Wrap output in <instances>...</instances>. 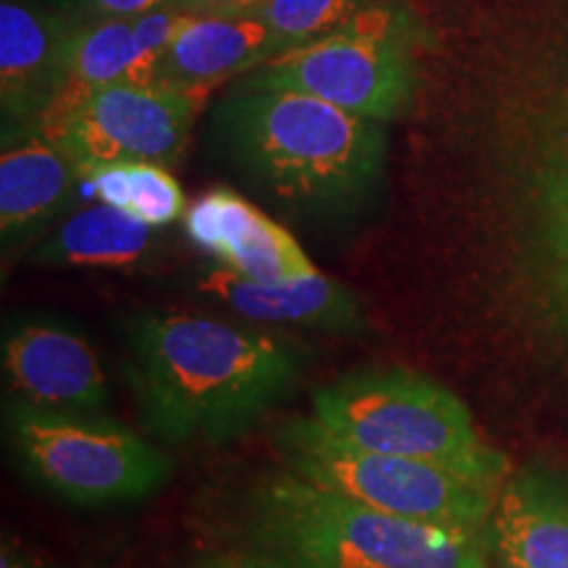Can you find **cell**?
I'll use <instances>...</instances> for the list:
<instances>
[{"mask_svg":"<svg viewBox=\"0 0 568 568\" xmlns=\"http://www.w3.org/2000/svg\"><path fill=\"white\" fill-rule=\"evenodd\" d=\"M124 376L142 422L166 443H226L295 385L297 347L253 326L142 311L124 322Z\"/></svg>","mask_w":568,"mask_h":568,"instance_id":"1","label":"cell"},{"mask_svg":"<svg viewBox=\"0 0 568 568\" xmlns=\"http://www.w3.org/2000/svg\"><path fill=\"white\" fill-rule=\"evenodd\" d=\"M82 166L34 132L3 145L0 155V240L3 251H19L45 232L74 201Z\"/></svg>","mask_w":568,"mask_h":568,"instance_id":"14","label":"cell"},{"mask_svg":"<svg viewBox=\"0 0 568 568\" xmlns=\"http://www.w3.org/2000/svg\"><path fill=\"white\" fill-rule=\"evenodd\" d=\"M489 552L487 529L408 521L282 468L253 489L224 558L237 568H489Z\"/></svg>","mask_w":568,"mask_h":568,"instance_id":"3","label":"cell"},{"mask_svg":"<svg viewBox=\"0 0 568 568\" xmlns=\"http://www.w3.org/2000/svg\"><path fill=\"white\" fill-rule=\"evenodd\" d=\"M0 568H48L42 566L38 558H32L17 539L3 537V545H0Z\"/></svg>","mask_w":568,"mask_h":568,"instance_id":"22","label":"cell"},{"mask_svg":"<svg viewBox=\"0 0 568 568\" xmlns=\"http://www.w3.org/2000/svg\"><path fill=\"white\" fill-rule=\"evenodd\" d=\"M531 190H535L539 237L558 282L568 276V126L552 134Z\"/></svg>","mask_w":568,"mask_h":568,"instance_id":"19","label":"cell"},{"mask_svg":"<svg viewBox=\"0 0 568 568\" xmlns=\"http://www.w3.org/2000/svg\"><path fill=\"white\" fill-rule=\"evenodd\" d=\"M556 287H558V297L566 303V308H568V276H564V280H558Z\"/></svg>","mask_w":568,"mask_h":568,"instance_id":"25","label":"cell"},{"mask_svg":"<svg viewBox=\"0 0 568 568\" xmlns=\"http://www.w3.org/2000/svg\"><path fill=\"white\" fill-rule=\"evenodd\" d=\"M193 568H237L232 564V560H226L224 556H216V558H203L201 564H195Z\"/></svg>","mask_w":568,"mask_h":568,"instance_id":"24","label":"cell"},{"mask_svg":"<svg viewBox=\"0 0 568 568\" xmlns=\"http://www.w3.org/2000/svg\"><path fill=\"white\" fill-rule=\"evenodd\" d=\"M82 180L101 203L130 213L153 230L187 213L180 182L163 163L113 161L82 169Z\"/></svg>","mask_w":568,"mask_h":568,"instance_id":"18","label":"cell"},{"mask_svg":"<svg viewBox=\"0 0 568 568\" xmlns=\"http://www.w3.org/2000/svg\"><path fill=\"white\" fill-rule=\"evenodd\" d=\"M184 232L219 266L245 280L287 282L316 272L293 234L232 187H213L197 197L184 213Z\"/></svg>","mask_w":568,"mask_h":568,"instance_id":"11","label":"cell"},{"mask_svg":"<svg viewBox=\"0 0 568 568\" xmlns=\"http://www.w3.org/2000/svg\"><path fill=\"white\" fill-rule=\"evenodd\" d=\"M280 450L284 466L297 477L385 514L464 529H489L493 521L497 489L435 460L355 447L314 416L284 426Z\"/></svg>","mask_w":568,"mask_h":568,"instance_id":"7","label":"cell"},{"mask_svg":"<svg viewBox=\"0 0 568 568\" xmlns=\"http://www.w3.org/2000/svg\"><path fill=\"white\" fill-rule=\"evenodd\" d=\"M311 416L355 447L435 460L493 489L508 474L506 456L481 439L460 397L403 368L339 376L316 389Z\"/></svg>","mask_w":568,"mask_h":568,"instance_id":"4","label":"cell"},{"mask_svg":"<svg viewBox=\"0 0 568 568\" xmlns=\"http://www.w3.org/2000/svg\"><path fill=\"white\" fill-rule=\"evenodd\" d=\"M264 0H201L195 13H247Z\"/></svg>","mask_w":568,"mask_h":568,"instance_id":"23","label":"cell"},{"mask_svg":"<svg viewBox=\"0 0 568 568\" xmlns=\"http://www.w3.org/2000/svg\"><path fill=\"white\" fill-rule=\"evenodd\" d=\"M284 51L272 27L255 13H193L161 61L159 84L213 90L264 67Z\"/></svg>","mask_w":568,"mask_h":568,"instance_id":"15","label":"cell"},{"mask_svg":"<svg viewBox=\"0 0 568 568\" xmlns=\"http://www.w3.org/2000/svg\"><path fill=\"white\" fill-rule=\"evenodd\" d=\"M487 535L500 568H568V485L518 474L497 495Z\"/></svg>","mask_w":568,"mask_h":568,"instance_id":"16","label":"cell"},{"mask_svg":"<svg viewBox=\"0 0 568 568\" xmlns=\"http://www.w3.org/2000/svg\"><path fill=\"white\" fill-rule=\"evenodd\" d=\"M416 30L406 11L372 3L326 38L274 55L240 88L295 90L374 122H395L422 88Z\"/></svg>","mask_w":568,"mask_h":568,"instance_id":"6","label":"cell"},{"mask_svg":"<svg viewBox=\"0 0 568 568\" xmlns=\"http://www.w3.org/2000/svg\"><path fill=\"white\" fill-rule=\"evenodd\" d=\"M213 132L253 187L295 211H355L385 176V124L305 92L237 88L213 113Z\"/></svg>","mask_w":568,"mask_h":568,"instance_id":"2","label":"cell"},{"mask_svg":"<svg viewBox=\"0 0 568 568\" xmlns=\"http://www.w3.org/2000/svg\"><path fill=\"white\" fill-rule=\"evenodd\" d=\"M0 372L11 400L90 416L109 408L101 355L77 326L55 318L27 316L6 324Z\"/></svg>","mask_w":568,"mask_h":568,"instance_id":"9","label":"cell"},{"mask_svg":"<svg viewBox=\"0 0 568 568\" xmlns=\"http://www.w3.org/2000/svg\"><path fill=\"white\" fill-rule=\"evenodd\" d=\"M172 0H55V6L80 21L90 19H124L161 9Z\"/></svg>","mask_w":568,"mask_h":568,"instance_id":"21","label":"cell"},{"mask_svg":"<svg viewBox=\"0 0 568 568\" xmlns=\"http://www.w3.org/2000/svg\"><path fill=\"white\" fill-rule=\"evenodd\" d=\"M211 90L172 84H105L61 95L40 130L82 169L113 161L172 166L187 148Z\"/></svg>","mask_w":568,"mask_h":568,"instance_id":"8","label":"cell"},{"mask_svg":"<svg viewBox=\"0 0 568 568\" xmlns=\"http://www.w3.org/2000/svg\"><path fill=\"white\" fill-rule=\"evenodd\" d=\"M153 245V226L109 203L90 205L30 247V264L48 268H122Z\"/></svg>","mask_w":568,"mask_h":568,"instance_id":"17","label":"cell"},{"mask_svg":"<svg viewBox=\"0 0 568 568\" xmlns=\"http://www.w3.org/2000/svg\"><path fill=\"white\" fill-rule=\"evenodd\" d=\"M80 19L24 0L0 3V122L3 145L40 130L69 80Z\"/></svg>","mask_w":568,"mask_h":568,"instance_id":"10","label":"cell"},{"mask_svg":"<svg viewBox=\"0 0 568 568\" xmlns=\"http://www.w3.org/2000/svg\"><path fill=\"white\" fill-rule=\"evenodd\" d=\"M172 3H174V6H180V9H184V11L195 13L197 3H201V0H172Z\"/></svg>","mask_w":568,"mask_h":568,"instance_id":"26","label":"cell"},{"mask_svg":"<svg viewBox=\"0 0 568 568\" xmlns=\"http://www.w3.org/2000/svg\"><path fill=\"white\" fill-rule=\"evenodd\" d=\"M190 17V11L166 3L142 17L80 21L61 95L105 84H159L163 55Z\"/></svg>","mask_w":568,"mask_h":568,"instance_id":"12","label":"cell"},{"mask_svg":"<svg viewBox=\"0 0 568 568\" xmlns=\"http://www.w3.org/2000/svg\"><path fill=\"white\" fill-rule=\"evenodd\" d=\"M372 3L374 0H264L251 13L264 19L284 51H290L326 38Z\"/></svg>","mask_w":568,"mask_h":568,"instance_id":"20","label":"cell"},{"mask_svg":"<svg viewBox=\"0 0 568 568\" xmlns=\"http://www.w3.org/2000/svg\"><path fill=\"white\" fill-rule=\"evenodd\" d=\"M197 284L205 295L216 297L234 314L251 322L305 326V329L339 332V335L364 326L358 295L318 268L287 282H253L224 266H213Z\"/></svg>","mask_w":568,"mask_h":568,"instance_id":"13","label":"cell"},{"mask_svg":"<svg viewBox=\"0 0 568 568\" xmlns=\"http://www.w3.org/2000/svg\"><path fill=\"white\" fill-rule=\"evenodd\" d=\"M6 443L32 485L71 506H122L159 493L172 458L105 414L3 400Z\"/></svg>","mask_w":568,"mask_h":568,"instance_id":"5","label":"cell"}]
</instances>
